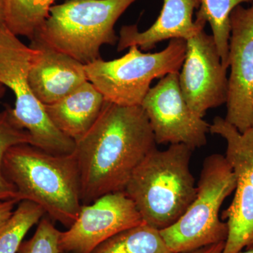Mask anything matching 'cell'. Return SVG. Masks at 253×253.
<instances>
[{
  "label": "cell",
  "instance_id": "cell-6",
  "mask_svg": "<svg viewBox=\"0 0 253 253\" xmlns=\"http://www.w3.org/2000/svg\"><path fill=\"white\" fill-rule=\"evenodd\" d=\"M186 41L172 39L166 49L144 53L137 46L119 59H100L84 65L88 81L105 101L122 106H141L156 78L179 73L185 58Z\"/></svg>",
  "mask_w": 253,
  "mask_h": 253
},
{
  "label": "cell",
  "instance_id": "cell-24",
  "mask_svg": "<svg viewBox=\"0 0 253 253\" xmlns=\"http://www.w3.org/2000/svg\"><path fill=\"white\" fill-rule=\"evenodd\" d=\"M5 26L4 0H0V28Z\"/></svg>",
  "mask_w": 253,
  "mask_h": 253
},
{
  "label": "cell",
  "instance_id": "cell-4",
  "mask_svg": "<svg viewBox=\"0 0 253 253\" xmlns=\"http://www.w3.org/2000/svg\"><path fill=\"white\" fill-rule=\"evenodd\" d=\"M136 1L67 0L52 5L37 37L54 49L88 64L101 58V46L118 44L115 24Z\"/></svg>",
  "mask_w": 253,
  "mask_h": 253
},
{
  "label": "cell",
  "instance_id": "cell-23",
  "mask_svg": "<svg viewBox=\"0 0 253 253\" xmlns=\"http://www.w3.org/2000/svg\"><path fill=\"white\" fill-rule=\"evenodd\" d=\"M224 243L225 241L211 245V246H205V247L189 251V252L182 253H221L224 249Z\"/></svg>",
  "mask_w": 253,
  "mask_h": 253
},
{
  "label": "cell",
  "instance_id": "cell-21",
  "mask_svg": "<svg viewBox=\"0 0 253 253\" xmlns=\"http://www.w3.org/2000/svg\"><path fill=\"white\" fill-rule=\"evenodd\" d=\"M61 233L49 218L43 217L38 223L34 235L23 241L17 253H61Z\"/></svg>",
  "mask_w": 253,
  "mask_h": 253
},
{
  "label": "cell",
  "instance_id": "cell-8",
  "mask_svg": "<svg viewBox=\"0 0 253 253\" xmlns=\"http://www.w3.org/2000/svg\"><path fill=\"white\" fill-rule=\"evenodd\" d=\"M156 144H184L192 150L204 146L211 125L193 112L183 97L179 73H169L151 87L141 105Z\"/></svg>",
  "mask_w": 253,
  "mask_h": 253
},
{
  "label": "cell",
  "instance_id": "cell-22",
  "mask_svg": "<svg viewBox=\"0 0 253 253\" xmlns=\"http://www.w3.org/2000/svg\"><path fill=\"white\" fill-rule=\"evenodd\" d=\"M18 203L16 200L0 201V231L12 215Z\"/></svg>",
  "mask_w": 253,
  "mask_h": 253
},
{
  "label": "cell",
  "instance_id": "cell-18",
  "mask_svg": "<svg viewBox=\"0 0 253 253\" xmlns=\"http://www.w3.org/2000/svg\"><path fill=\"white\" fill-rule=\"evenodd\" d=\"M253 0H201L196 18L211 25L213 39L220 56L221 63L229 68V41L230 15L236 6Z\"/></svg>",
  "mask_w": 253,
  "mask_h": 253
},
{
  "label": "cell",
  "instance_id": "cell-5",
  "mask_svg": "<svg viewBox=\"0 0 253 253\" xmlns=\"http://www.w3.org/2000/svg\"><path fill=\"white\" fill-rule=\"evenodd\" d=\"M236 187V175L225 156H208L194 201L174 224L161 230L169 249L174 253H186L225 241L227 224L219 219V211Z\"/></svg>",
  "mask_w": 253,
  "mask_h": 253
},
{
  "label": "cell",
  "instance_id": "cell-25",
  "mask_svg": "<svg viewBox=\"0 0 253 253\" xmlns=\"http://www.w3.org/2000/svg\"><path fill=\"white\" fill-rule=\"evenodd\" d=\"M6 86L0 84V99L4 97L5 93H6Z\"/></svg>",
  "mask_w": 253,
  "mask_h": 253
},
{
  "label": "cell",
  "instance_id": "cell-2",
  "mask_svg": "<svg viewBox=\"0 0 253 253\" xmlns=\"http://www.w3.org/2000/svg\"><path fill=\"white\" fill-rule=\"evenodd\" d=\"M5 177L15 186L18 201L41 206L51 219L69 228L83 203L76 154L55 155L30 144L11 146L3 160Z\"/></svg>",
  "mask_w": 253,
  "mask_h": 253
},
{
  "label": "cell",
  "instance_id": "cell-19",
  "mask_svg": "<svg viewBox=\"0 0 253 253\" xmlns=\"http://www.w3.org/2000/svg\"><path fill=\"white\" fill-rule=\"evenodd\" d=\"M45 214L44 210L35 203H18L12 215L0 231V253H17L28 231L38 224Z\"/></svg>",
  "mask_w": 253,
  "mask_h": 253
},
{
  "label": "cell",
  "instance_id": "cell-26",
  "mask_svg": "<svg viewBox=\"0 0 253 253\" xmlns=\"http://www.w3.org/2000/svg\"><path fill=\"white\" fill-rule=\"evenodd\" d=\"M239 253H253V248L252 249H246V251H241Z\"/></svg>",
  "mask_w": 253,
  "mask_h": 253
},
{
  "label": "cell",
  "instance_id": "cell-17",
  "mask_svg": "<svg viewBox=\"0 0 253 253\" xmlns=\"http://www.w3.org/2000/svg\"><path fill=\"white\" fill-rule=\"evenodd\" d=\"M56 0H4L5 26L30 41L38 36Z\"/></svg>",
  "mask_w": 253,
  "mask_h": 253
},
{
  "label": "cell",
  "instance_id": "cell-13",
  "mask_svg": "<svg viewBox=\"0 0 253 253\" xmlns=\"http://www.w3.org/2000/svg\"><path fill=\"white\" fill-rule=\"evenodd\" d=\"M201 0H163L161 14L154 24L140 32L137 25L124 26L118 37V52L131 46L150 51L156 44L167 40L187 41L204 30L206 22L193 20L195 9H199Z\"/></svg>",
  "mask_w": 253,
  "mask_h": 253
},
{
  "label": "cell",
  "instance_id": "cell-27",
  "mask_svg": "<svg viewBox=\"0 0 253 253\" xmlns=\"http://www.w3.org/2000/svg\"><path fill=\"white\" fill-rule=\"evenodd\" d=\"M61 253H63V252H61Z\"/></svg>",
  "mask_w": 253,
  "mask_h": 253
},
{
  "label": "cell",
  "instance_id": "cell-7",
  "mask_svg": "<svg viewBox=\"0 0 253 253\" xmlns=\"http://www.w3.org/2000/svg\"><path fill=\"white\" fill-rule=\"evenodd\" d=\"M36 50L26 45L6 26L0 28V84L14 93L13 118L29 133L33 146L50 154H72L76 142L53 124L28 82Z\"/></svg>",
  "mask_w": 253,
  "mask_h": 253
},
{
  "label": "cell",
  "instance_id": "cell-12",
  "mask_svg": "<svg viewBox=\"0 0 253 253\" xmlns=\"http://www.w3.org/2000/svg\"><path fill=\"white\" fill-rule=\"evenodd\" d=\"M29 46L36 54L28 82L42 104H54L88 81L83 63L51 47L39 37L32 40Z\"/></svg>",
  "mask_w": 253,
  "mask_h": 253
},
{
  "label": "cell",
  "instance_id": "cell-16",
  "mask_svg": "<svg viewBox=\"0 0 253 253\" xmlns=\"http://www.w3.org/2000/svg\"><path fill=\"white\" fill-rule=\"evenodd\" d=\"M91 253H174L163 239L161 231L146 223L116 234Z\"/></svg>",
  "mask_w": 253,
  "mask_h": 253
},
{
  "label": "cell",
  "instance_id": "cell-3",
  "mask_svg": "<svg viewBox=\"0 0 253 253\" xmlns=\"http://www.w3.org/2000/svg\"><path fill=\"white\" fill-rule=\"evenodd\" d=\"M194 150L171 144L152 150L131 174L125 192L145 223L163 230L176 222L196 197L197 186L190 170Z\"/></svg>",
  "mask_w": 253,
  "mask_h": 253
},
{
  "label": "cell",
  "instance_id": "cell-10",
  "mask_svg": "<svg viewBox=\"0 0 253 253\" xmlns=\"http://www.w3.org/2000/svg\"><path fill=\"white\" fill-rule=\"evenodd\" d=\"M142 223L140 213L125 191L104 195L82 206L72 225L61 231L60 251L91 253L113 236Z\"/></svg>",
  "mask_w": 253,
  "mask_h": 253
},
{
  "label": "cell",
  "instance_id": "cell-1",
  "mask_svg": "<svg viewBox=\"0 0 253 253\" xmlns=\"http://www.w3.org/2000/svg\"><path fill=\"white\" fill-rule=\"evenodd\" d=\"M156 148L142 106L105 101L96 122L76 141L83 205L106 194L125 191L133 172Z\"/></svg>",
  "mask_w": 253,
  "mask_h": 253
},
{
  "label": "cell",
  "instance_id": "cell-14",
  "mask_svg": "<svg viewBox=\"0 0 253 253\" xmlns=\"http://www.w3.org/2000/svg\"><path fill=\"white\" fill-rule=\"evenodd\" d=\"M105 101L94 84L86 81L59 101L44 105V108L53 124L76 142L96 122Z\"/></svg>",
  "mask_w": 253,
  "mask_h": 253
},
{
  "label": "cell",
  "instance_id": "cell-15",
  "mask_svg": "<svg viewBox=\"0 0 253 253\" xmlns=\"http://www.w3.org/2000/svg\"><path fill=\"white\" fill-rule=\"evenodd\" d=\"M210 132L226 141V159L236 177L246 182L253 191V126L241 132L224 118L215 117Z\"/></svg>",
  "mask_w": 253,
  "mask_h": 253
},
{
  "label": "cell",
  "instance_id": "cell-11",
  "mask_svg": "<svg viewBox=\"0 0 253 253\" xmlns=\"http://www.w3.org/2000/svg\"><path fill=\"white\" fill-rule=\"evenodd\" d=\"M226 122L241 132L253 126V2L230 15Z\"/></svg>",
  "mask_w": 253,
  "mask_h": 253
},
{
  "label": "cell",
  "instance_id": "cell-9",
  "mask_svg": "<svg viewBox=\"0 0 253 253\" xmlns=\"http://www.w3.org/2000/svg\"><path fill=\"white\" fill-rule=\"evenodd\" d=\"M186 42L185 58L179 72V87L191 111L204 118L208 110L227 101V68L221 63L212 35L204 30Z\"/></svg>",
  "mask_w": 253,
  "mask_h": 253
},
{
  "label": "cell",
  "instance_id": "cell-20",
  "mask_svg": "<svg viewBox=\"0 0 253 253\" xmlns=\"http://www.w3.org/2000/svg\"><path fill=\"white\" fill-rule=\"evenodd\" d=\"M11 108L6 106L0 112V201L16 200L18 202L16 188L3 172V160L10 147L19 144H31V139L29 133L15 121Z\"/></svg>",
  "mask_w": 253,
  "mask_h": 253
}]
</instances>
